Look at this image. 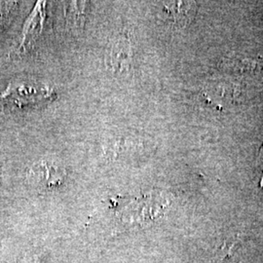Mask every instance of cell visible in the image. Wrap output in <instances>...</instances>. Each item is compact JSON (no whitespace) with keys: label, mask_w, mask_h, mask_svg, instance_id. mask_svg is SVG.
Listing matches in <instances>:
<instances>
[{"label":"cell","mask_w":263,"mask_h":263,"mask_svg":"<svg viewBox=\"0 0 263 263\" xmlns=\"http://www.w3.org/2000/svg\"><path fill=\"white\" fill-rule=\"evenodd\" d=\"M23 263H38L35 259H27Z\"/></svg>","instance_id":"cell-7"},{"label":"cell","mask_w":263,"mask_h":263,"mask_svg":"<svg viewBox=\"0 0 263 263\" xmlns=\"http://www.w3.org/2000/svg\"><path fill=\"white\" fill-rule=\"evenodd\" d=\"M163 12L170 23L176 27H185L196 14V3L191 1H169L163 3Z\"/></svg>","instance_id":"cell-3"},{"label":"cell","mask_w":263,"mask_h":263,"mask_svg":"<svg viewBox=\"0 0 263 263\" xmlns=\"http://www.w3.org/2000/svg\"><path fill=\"white\" fill-rule=\"evenodd\" d=\"M42 97V94H36V89L27 87V86H18L15 88H8L7 91L3 94V98L9 101L11 104H16L17 106H26L31 104L37 103V98Z\"/></svg>","instance_id":"cell-5"},{"label":"cell","mask_w":263,"mask_h":263,"mask_svg":"<svg viewBox=\"0 0 263 263\" xmlns=\"http://www.w3.org/2000/svg\"><path fill=\"white\" fill-rule=\"evenodd\" d=\"M130 44L126 38L114 40L109 49V65L114 72H123L130 62Z\"/></svg>","instance_id":"cell-4"},{"label":"cell","mask_w":263,"mask_h":263,"mask_svg":"<svg viewBox=\"0 0 263 263\" xmlns=\"http://www.w3.org/2000/svg\"><path fill=\"white\" fill-rule=\"evenodd\" d=\"M241 72H254L263 70V59H246L239 63Z\"/></svg>","instance_id":"cell-6"},{"label":"cell","mask_w":263,"mask_h":263,"mask_svg":"<svg viewBox=\"0 0 263 263\" xmlns=\"http://www.w3.org/2000/svg\"><path fill=\"white\" fill-rule=\"evenodd\" d=\"M169 204L162 192H151L131 202L123 213V219L130 224L148 226L163 216Z\"/></svg>","instance_id":"cell-1"},{"label":"cell","mask_w":263,"mask_h":263,"mask_svg":"<svg viewBox=\"0 0 263 263\" xmlns=\"http://www.w3.org/2000/svg\"><path fill=\"white\" fill-rule=\"evenodd\" d=\"M66 177V171L53 162L41 161L29 172V180L39 188L59 186Z\"/></svg>","instance_id":"cell-2"}]
</instances>
